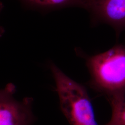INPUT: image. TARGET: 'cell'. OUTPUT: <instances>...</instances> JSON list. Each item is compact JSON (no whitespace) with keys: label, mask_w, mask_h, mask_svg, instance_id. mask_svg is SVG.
<instances>
[{"label":"cell","mask_w":125,"mask_h":125,"mask_svg":"<svg viewBox=\"0 0 125 125\" xmlns=\"http://www.w3.org/2000/svg\"><path fill=\"white\" fill-rule=\"evenodd\" d=\"M16 87L12 83L0 89V125H32L36 118L32 110L33 99L14 98Z\"/></svg>","instance_id":"3"},{"label":"cell","mask_w":125,"mask_h":125,"mask_svg":"<svg viewBox=\"0 0 125 125\" xmlns=\"http://www.w3.org/2000/svg\"><path fill=\"white\" fill-rule=\"evenodd\" d=\"M110 104L112 107V116L105 125H125V99Z\"/></svg>","instance_id":"6"},{"label":"cell","mask_w":125,"mask_h":125,"mask_svg":"<svg viewBox=\"0 0 125 125\" xmlns=\"http://www.w3.org/2000/svg\"><path fill=\"white\" fill-rule=\"evenodd\" d=\"M4 8V5L2 2L0 1V13L2 11V9ZM5 29L4 28L0 26V38H1L3 34L4 33Z\"/></svg>","instance_id":"7"},{"label":"cell","mask_w":125,"mask_h":125,"mask_svg":"<svg viewBox=\"0 0 125 125\" xmlns=\"http://www.w3.org/2000/svg\"><path fill=\"white\" fill-rule=\"evenodd\" d=\"M83 9L90 14L92 26L106 24L119 37L125 30V0H85Z\"/></svg>","instance_id":"4"},{"label":"cell","mask_w":125,"mask_h":125,"mask_svg":"<svg viewBox=\"0 0 125 125\" xmlns=\"http://www.w3.org/2000/svg\"><path fill=\"white\" fill-rule=\"evenodd\" d=\"M48 66L56 84L60 107L70 125H98L85 87L73 80L50 61Z\"/></svg>","instance_id":"2"},{"label":"cell","mask_w":125,"mask_h":125,"mask_svg":"<svg viewBox=\"0 0 125 125\" xmlns=\"http://www.w3.org/2000/svg\"><path fill=\"white\" fill-rule=\"evenodd\" d=\"M85 58L90 78V88L106 97L110 103L125 99V45L118 44L102 53L88 56L76 49Z\"/></svg>","instance_id":"1"},{"label":"cell","mask_w":125,"mask_h":125,"mask_svg":"<svg viewBox=\"0 0 125 125\" xmlns=\"http://www.w3.org/2000/svg\"><path fill=\"white\" fill-rule=\"evenodd\" d=\"M27 9L40 12L43 14L70 7L83 9L85 0H18Z\"/></svg>","instance_id":"5"}]
</instances>
